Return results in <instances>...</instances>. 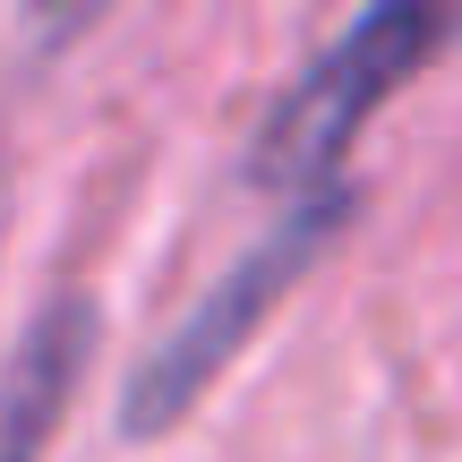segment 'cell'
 <instances>
[{
  "instance_id": "7a4b0ae2",
  "label": "cell",
  "mask_w": 462,
  "mask_h": 462,
  "mask_svg": "<svg viewBox=\"0 0 462 462\" xmlns=\"http://www.w3.org/2000/svg\"><path fill=\"white\" fill-rule=\"evenodd\" d=\"M454 34H462V9H429V0H377V9H360L257 112L248 154H240V180L274 189V198L351 180V146H360V129L454 43Z\"/></svg>"
},
{
  "instance_id": "3957f363",
  "label": "cell",
  "mask_w": 462,
  "mask_h": 462,
  "mask_svg": "<svg viewBox=\"0 0 462 462\" xmlns=\"http://www.w3.org/2000/svg\"><path fill=\"white\" fill-rule=\"evenodd\" d=\"M95 343H103V309L86 291H51L26 317V334L0 360V462H43L51 454L86 368H95Z\"/></svg>"
},
{
  "instance_id": "6da1fadb",
  "label": "cell",
  "mask_w": 462,
  "mask_h": 462,
  "mask_svg": "<svg viewBox=\"0 0 462 462\" xmlns=\"http://www.w3.org/2000/svg\"><path fill=\"white\" fill-rule=\"evenodd\" d=\"M351 215H360V180H326V189L282 198L274 215H265V231L206 282L198 300H189L180 317H171L163 343L129 368V385H120V437L146 446V437L180 429L231 368H240V351L274 326V309L309 282V265L351 231Z\"/></svg>"
}]
</instances>
